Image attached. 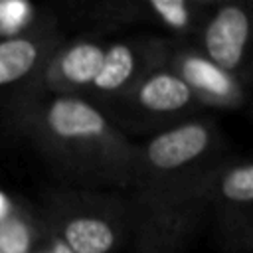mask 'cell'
Wrapping results in <instances>:
<instances>
[{
    "mask_svg": "<svg viewBox=\"0 0 253 253\" xmlns=\"http://www.w3.org/2000/svg\"><path fill=\"white\" fill-rule=\"evenodd\" d=\"M200 109L204 107L186 83L162 63L107 115L123 132L125 128H154L156 132L198 117Z\"/></svg>",
    "mask_w": 253,
    "mask_h": 253,
    "instance_id": "4",
    "label": "cell"
},
{
    "mask_svg": "<svg viewBox=\"0 0 253 253\" xmlns=\"http://www.w3.org/2000/svg\"><path fill=\"white\" fill-rule=\"evenodd\" d=\"M47 24H53V18L38 4L28 0H0V40L16 38Z\"/></svg>",
    "mask_w": 253,
    "mask_h": 253,
    "instance_id": "13",
    "label": "cell"
},
{
    "mask_svg": "<svg viewBox=\"0 0 253 253\" xmlns=\"http://www.w3.org/2000/svg\"><path fill=\"white\" fill-rule=\"evenodd\" d=\"M168 43L164 36H134L107 43L101 67L83 97L107 113L164 63Z\"/></svg>",
    "mask_w": 253,
    "mask_h": 253,
    "instance_id": "6",
    "label": "cell"
},
{
    "mask_svg": "<svg viewBox=\"0 0 253 253\" xmlns=\"http://www.w3.org/2000/svg\"><path fill=\"white\" fill-rule=\"evenodd\" d=\"M63 42L55 24L0 40V91L12 87L30 89Z\"/></svg>",
    "mask_w": 253,
    "mask_h": 253,
    "instance_id": "11",
    "label": "cell"
},
{
    "mask_svg": "<svg viewBox=\"0 0 253 253\" xmlns=\"http://www.w3.org/2000/svg\"><path fill=\"white\" fill-rule=\"evenodd\" d=\"M164 65L186 83L204 109H237L247 99L245 83L211 63L192 42L170 40Z\"/></svg>",
    "mask_w": 253,
    "mask_h": 253,
    "instance_id": "9",
    "label": "cell"
},
{
    "mask_svg": "<svg viewBox=\"0 0 253 253\" xmlns=\"http://www.w3.org/2000/svg\"><path fill=\"white\" fill-rule=\"evenodd\" d=\"M210 219L217 239L231 253H249L253 243V166L249 158H229L217 166Z\"/></svg>",
    "mask_w": 253,
    "mask_h": 253,
    "instance_id": "7",
    "label": "cell"
},
{
    "mask_svg": "<svg viewBox=\"0 0 253 253\" xmlns=\"http://www.w3.org/2000/svg\"><path fill=\"white\" fill-rule=\"evenodd\" d=\"M10 113L14 126L61 172L126 192L134 142L103 109L85 97L20 91Z\"/></svg>",
    "mask_w": 253,
    "mask_h": 253,
    "instance_id": "1",
    "label": "cell"
},
{
    "mask_svg": "<svg viewBox=\"0 0 253 253\" xmlns=\"http://www.w3.org/2000/svg\"><path fill=\"white\" fill-rule=\"evenodd\" d=\"M221 150L215 123L200 115L156 130L144 142H134L126 188L132 208H152L184 194L219 166L225 158Z\"/></svg>",
    "mask_w": 253,
    "mask_h": 253,
    "instance_id": "2",
    "label": "cell"
},
{
    "mask_svg": "<svg viewBox=\"0 0 253 253\" xmlns=\"http://www.w3.org/2000/svg\"><path fill=\"white\" fill-rule=\"evenodd\" d=\"M45 229L71 253H117L134 229V210L119 192L65 188L45 196L38 211Z\"/></svg>",
    "mask_w": 253,
    "mask_h": 253,
    "instance_id": "3",
    "label": "cell"
},
{
    "mask_svg": "<svg viewBox=\"0 0 253 253\" xmlns=\"http://www.w3.org/2000/svg\"><path fill=\"white\" fill-rule=\"evenodd\" d=\"M18 204H20V202H16L12 196H8L4 190H0V221L6 219V217L18 208Z\"/></svg>",
    "mask_w": 253,
    "mask_h": 253,
    "instance_id": "15",
    "label": "cell"
},
{
    "mask_svg": "<svg viewBox=\"0 0 253 253\" xmlns=\"http://www.w3.org/2000/svg\"><path fill=\"white\" fill-rule=\"evenodd\" d=\"M253 16L247 2H211L192 43L219 69L247 83Z\"/></svg>",
    "mask_w": 253,
    "mask_h": 253,
    "instance_id": "8",
    "label": "cell"
},
{
    "mask_svg": "<svg viewBox=\"0 0 253 253\" xmlns=\"http://www.w3.org/2000/svg\"><path fill=\"white\" fill-rule=\"evenodd\" d=\"M210 6V0H105L79 4L77 12L101 28L144 24L168 40L192 42Z\"/></svg>",
    "mask_w": 253,
    "mask_h": 253,
    "instance_id": "5",
    "label": "cell"
},
{
    "mask_svg": "<svg viewBox=\"0 0 253 253\" xmlns=\"http://www.w3.org/2000/svg\"><path fill=\"white\" fill-rule=\"evenodd\" d=\"M105 45L107 43L95 36L65 40L49 57L36 83L26 91L59 97H83L101 67Z\"/></svg>",
    "mask_w": 253,
    "mask_h": 253,
    "instance_id": "10",
    "label": "cell"
},
{
    "mask_svg": "<svg viewBox=\"0 0 253 253\" xmlns=\"http://www.w3.org/2000/svg\"><path fill=\"white\" fill-rule=\"evenodd\" d=\"M34 253H71L67 247H63L49 231H45V235H43V239L40 241V245L36 247V251Z\"/></svg>",
    "mask_w": 253,
    "mask_h": 253,
    "instance_id": "14",
    "label": "cell"
},
{
    "mask_svg": "<svg viewBox=\"0 0 253 253\" xmlns=\"http://www.w3.org/2000/svg\"><path fill=\"white\" fill-rule=\"evenodd\" d=\"M45 231L40 213L30 206L18 204V208L0 221V253H34Z\"/></svg>",
    "mask_w": 253,
    "mask_h": 253,
    "instance_id": "12",
    "label": "cell"
}]
</instances>
